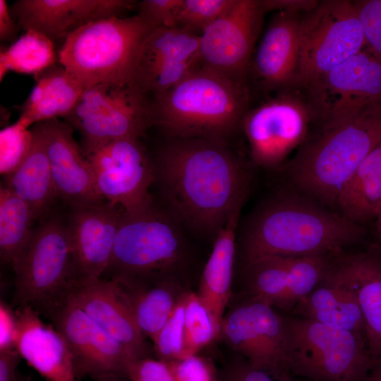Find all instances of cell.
Returning <instances> with one entry per match:
<instances>
[{"mask_svg":"<svg viewBox=\"0 0 381 381\" xmlns=\"http://www.w3.org/2000/svg\"><path fill=\"white\" fill-rule=\"evenodd\" d=\"M57 62L54 42L40 32L27 30L10 46L1 47L0 81L9 71L35 76Z\"/></svg>","mask_w":381,"mask_h":381,"instance_id":"1f68e13d","label":"cell"},{"mask_svg":"<svg viewBox=\"0 0 381 381\" xmlns=\"http://www.w3.org/2000/svg\"><path fill=\"white\" fill-rule=\"evenodd\" d=\"M34 78L35 85L19 107L18 120L28 128L39 122L67 117L85 88L59 63Z\"/></svg>","mask_w":381,"mask_h":381,"instance_id":"4316f807","label":"cell"},{"mask_svg":"<svg viewBox=\"0 0 381 381\" xmlns=\"http://www.w3.org/2000/svg\"><path fill=\"white\" fill-rule=\"evenodd\" d=\"M200 38L179 27L153 29L140 48L133 83L154 97L166 92L200 66Z\"/></svg>","mask_w":381,"mask_h":381,"instance_id":"e0dca14e","label":"cell"},{"mask_svg":"<svg viewBox=\"0 0 381 381\" xmlns=\"http://www.w3.org/2000/svg\"><path fill=\"white\" fill-rule=\"evenodd\" d=\"M365 47L353 1H319L301 20L299 84L306 87Z\"/></svg>","mask_w":381,"mask_h":381,"instance_id":"9c48e42d","label":"cell"},{"mask_svg":"<svg viewBox=\"0 0 381 381\" xmlns=\"http://www.w3.org/2000/svg\"><path fill=\"white\" fill-rule=\"evenodd\" d=\"M70 298L135 359L149 357L145 337L119 286L112 280L79 282Z\"/></svg>","mask_w":381,"mask_h":381,"instance_id":"44dd1931","label":"cell"},{"mask_svg":"<svg viewBox=\"0 0 381 381\" xmlns=\"http://www.w3.org/2000/svg\"><path fill=\"white\" fill-rule=\"evenodd\" d=\"M337 207L357 224L375 220L381 210V143L358 167L339 194Z\"/></svg>","mask_w":381,"mask_h":381,"instance_id":"f1b7e54d","label":"cell"},{"mask_svg":"<svg viewBox=\"0 0 381 381\" xmlns=\"http://www.w3.org/2000/svg\"><path fill=\"white\" fill-rule=\"evenodd\" d=\"M362 25L365 48L381 62V0L353 1Z\"/></svg>","mask_w":381,"mask_h":381,"instance_id":"f35d334b","label":"cell"},{"mask_svg":"<svg viewBox=\"0 0 381 381\" xmlns=\"http://www.w3.org/2000/svg\"><path fill=\"white\" fill-rule=\"evenodd\" d=\"M344 283L353 292L362 311L367 341L373 361L381 356V247L333 254Z\"/></svg>","mask_w":381,"mask_h":381,"instance_id":"cb8c5ba5","label":"cell"},{"mask_svg":"<svg viewBox=\"0 0 381 381\" xmlns=\"http://www.w3.org/2000/svg\"><path fill=\"white\" fill-rule=\"evenodd\" d=\"M21 358L16 349L0 352V381H16Z\"/></svg>","mask_w":381,"mask_h":381,"instance_id":"bcb514c9","label":"cell"},{"mask_svg":"<svg viewBox=\"0 0 381 381\" xmlns=\"http://www.w3.org/2000/svg\"><path fill=\"white\" fill-rule=\"evenodd\" d=\"M186 294L187 292L182 294L170 318L153 341L154 351L159 360L170 362L183 358Z\"/></svg>","mask_w":381,"mask_h":381,"instance_id":"8d00e7d4","label":"cell"},{"mask_svg":"<svg viewBox=\"0 0 381 381\" xmlns=\"http://www.w3.org/2000/svg\"><path fill=\"white\" fill-rule=\"evenodd\" d=\"M291 312L293 316L352 332L367 339L362 311L353 292L341 279L333 254L323 279Z\"/></svg>","mask_w":381,"mask_h":381,"instance_id":"d4e9b609","label":"cell"},{"mask_svg":"<svg viewBox=\"0 0 381 381\" xmlns=\"http://www.w3.org/2000/svg\"><path fill=\"white\" fill-rule=\"evenodd\" d=\"M99 195L125 212L143 210L152 204L149 189L155 166L137 138H120L83 144Z\"/></svg>","mask_w":381,"mask_h":381,"instance_id":"8fae6325","label":"cell"},{"mask_svg":"<svg viewBox=\"0 0 381 381\" xmlns=\"http://www.w3.org/2000/svg\"><path fill=\"white\" fill-rule=\"evenodd\" d=\"M123 211L108 202L73 207L66 225L80 282L99 279L108 267Z\"/></svg>","mask_w":381,"mask_h":381,"instance_id":"d6986e66","label":"cell"},{"mask_svg":"<svg viewBox=\"0 0 381 381\" xmlns=\"http://www.w3.org/2000/svg\"><path fill=\"white\" fill-rule=\"evenodd\" d=\"M32 142V132L18 120L0 132V171L11 174L28 154Z\"/></svg>","mask_w":381,"mask_h":381,"instance_id":"d590c367","label":"cell"},{"mask_svg":"<svg viewBox=\"0 0 381 381\" xmlns=\"http://www.w3.org/2000/svg\"><path fill=\"white\" fill-rule=\"evenodd\" d=\"M66 339L77 380L103 375H126L135 359L70 298L48 317Z\"/></svg>","mask_w":381,"mask_h":381,"instance_id":"2e32d148","label":"cell"},{"mask_svg":"<svg viewBox=\"0 0 381 381\" xmlns=\"http://www.w3.org/2000/svg\"><path fill=\"white\" fill-rule=\"evenodd\" d=\"M266 11H288L300 13L314 8L319 3L315 0H261Z\"/></svg>","mask_w":381,"mask_h":381,"instance_id":"f6af8a7d","label":"cell"},{"mask_svg":"<svg viewBox=\"0 0 381 381\" xmlns=\"http://www.w3.org/2000/svg\"><path fill=\"white\" fill-rule=\"evenodd\" d=\"M155 166L167 210L188 232L214 240L246 196L248 176L227 147L198 138H174Z\"/></svg>","mask_w":381,"mask_h":381,"instance_id":"6da1fadb","label":"cell"},{"mask_svg":"<svg viewBox=\"0 0 381 381\" xmlns=\"http://www.w3.org/2000/svg\"><path fill=\"white\" fill-rule=\"evenodd\" d=\"M35 219L30 206L6 186L0 190V258L12 267L28 246Z\"/></svg>","mask_w":381,"mask_h":381,"instance_id":"4dcf8cb0","label":"cell"},{"mask_svg":"<svg viewBox=\"0 0 381 381\" xmlns=\"http://www.w3.org/2000/svg\"><path fill=\"white\" fill-rule=\"evenodd\" d=\"M301 20L299 13L277 11L260 41L253 66L269 88L299 84Z\"/></svg>","mask_w":381,"mask_h":381,"instance_id":"603a6c76","label":"cell"},{"mask_svg":"<svg viewBox=\"0 0 381 381\" xmlns=\"http://www.w3.org/2000/svg\"><path fill=\"white\" fill-rule=\"evenodd\" d=\"M95 381H130L126 375L117 374H108L97 376L93 378Z\"/></svg>","mask_w":381,"mask_h":381,"instance_id":"681fc988","label":"cell"},{"mask_svg":"<svg viewBox=\"0 0 381 381\" xmlns=\"http://www.w3.org/2000/svg\"><path fill=\"white\" fill-rule=\"evenodd\" d=\"M133 7L128 0H19L9 10L20 28L54 42L85 24L119 17Z\"/></svg>","mask_w":381,"mask_h":381,"instance_id":"ac0fdd59","label":"cell"},{"mask_svg":"<svg viewBox=\"0 0 381 381\" xmlns=\"http://www.w3.org/2000/svg\"><path fill=\"white\" fill-rule=\"evenodd\" d=\"M289 371L308 381H370L367 339L352 332L284 315Z\"/></svg>","mask_w":381,"mask_h":381,"instance_id":"ba28073f","label":"cell"},{"mask_svg":"<svg viewBox=\"0 0 381 381\" xmlns=\"http://www.w3.org/2000/svg\"><path fill=\"white\" fill-rule=\"evenodd\" d=\"M17 327L15 310L3 300L0 302V352L15 349Z\"/></svg>","mask_w":381,"mask_h":381,"instance_id":"ee69618b","label":"cell"},{"mask_svg":"<svg viewBox=\"0 0 381 381\" xmlns=\"http://www.w3.org/2000/svg\"><path fill=\"white\" fill-rule=\"evenodd\" d=\"M130 381H175L168 364L145 357L132 361L126 370Z\"/></svg>","mask_w":381,"mask_h":381,"instance_id":"7bdbcfd3","label":"cell"},{"mask_svg":"<svg viewBox=\"0 0 381 381\" xmlns=\"http://www.w3.org/2000/svg\"><path fill=\"white\" fill-rule=\"evenodd\" d=\"M186 231L164 208L154 203L133 213L123 211L108 267L100 279L133 287L163 279L187 255Z\"/></svg>","mask_w":381,"mask_h":381,"instance_id":"5b68a950","label":"cell"},{"mask_svg":"<svg viewBox=\"0 0 381 381\" xmlns=\"http://www.w3.org/2000/svg\"><path fill=\"white\" fill-rule=\"evenodd\" d=\"M219 337L253 368L290 373L284 315L273 306L248 296L224 316Z\"/></svg>","mask_w":381,"mask_h":381,"instance_id":"5bb4252c","label":"cell"},{"mask_svg":"<svg viewBox=\"0 0 381 381\" xmlns=\"http://www.w3.org/2000/svg\"><path fill=\"white\" fill-rule=\"evenodd\" d=\"M166 363L175 381H217L211 364L196 355Z\"/></svg>","mask_w":381,"mask_h":381,"instance_id":"60d3db41","label":"cell"},{"mask_svg":"<svg viewBox=\"0 0 381 381\" xmlns=\"http://www.w3.org/2000/svg\"><path fill=\"white\" fill-rule=\"evenodd\" d=\"M182 0H143L138 13L152 29L176 28Z\"/></svg>","mask_w":381,"mask_h":381,"instance_id":"ab89813d","label":"cell"},{"mask_svg":"<svg viewBox=\"0 0 381 381\" xmlns=\"http://www.w3.org/2000/svg\"><path fill=\"white\" fill-rule=\"evenodd\" d=\"M20 26L10 13L5 0H0V40L11 42L16 38Z\"/></svg>","mask_w":381,"mask_h":381,"instance_id":"7dc6e473","label":"cell"},{"mask_svg":"<svg viewBox=\"0 0 381 381\" xmlns=\"http://www.w3.org/2000/svg\"><path fill=\"white\" fill-rule=\"evenodd\" d=\"M234 0H182L177 27L201 34L234 3Z\"/></svg>","mask_w":381,"mask_h":381,"instance_id":"74e56055","label":"cell"},{"mask_svg":"<svg viewBox=\"0 0 381 381\" xmlns=\"http://www.w3.org/2000/svg\"><path fill=\"white\" fill-rule=\"evenodd\" d=\"M304 88L314 121L339 123L381 103V62L365 48Z\"/></svg>","mask_w":381,"mask_h":381,"instance_id":"7c38bea8","label":"cell"},{"mask_svg":"<svg viewBox=\"0 0 381 381\" xmlns=\"http://www.w3.org/2000/svg\"><path fill=\"white\" fill-rule=\"evenodd\" d=\"M134 83L85 87L66 123L82 135L83 144L143 136L152 126V102Z\"/></svg>","mask_w":381,"mask_h":381,"instance_id":"30bf717a","label":"cell"},{"mask_svg":"<svg viewBox=\"0 0 381 381\" xmlns=\"http://www.w3.org/2000/svg\"><path fill=\"white\" fill-rule=\"evenodd\" d=\"M381 143V103L339 123L321 127L283 167L300 193L337 207L339 194L363 159Z\"/></svg>","mask_w":381,"mask_h":381,"instance_id":"277c9868","label":"cell"},{"mask_svg":"<svg viewBox=\"0 0 381 381\" xmlns=\"http://www.w3.org/2000/svg\"><path fill=\"white\" fill-rule=\"evenodd\" d=\"M220 381H308L291 373H274L253 368L243 358L235 361L222 375Z\"/></svg>","mask_w":381,"mask_h":381,"instance_id":"b9f144b4","label":"cell"},{"mask_svg":"<svg viewBox=\"0 0 381 381\" xmlns=\"http://www.w3.org/2000/svg\"><path fill=\"white\" fill-rule=\"evenodd\" d=\"M175 279H163L133 286H119L127 298L136 322L144 337L154 341L172 314L181 296Z\"/></svg>","mask_w":381,"mask_h":381,"instance_id":"f546056e","label":"cell"},{"mask_svg":"<svg viewBox=\"0 0 381 381\" xmlns=\"http://www.w3.org/2000/svg\"><path fill=\"white\" fill-rule=\"evenodd\" d=\"M362 224L298 193H277L255 211L245 226V263L265 256L329 255L361 241Z\"/></svg>","mask_w":381,"mask_h":381,"instance_id":"7a4b0ae2","label":"cell"},{"mask_svg":"<svg viewBox=\"0 0 381 381\" xmlns=\"http://www.w3.org/2000/svg\"><path fill=\"white\" fill-rule=\"evenodd\" d=\"M245 80L200 64L152 101V125L171 139L198 138L226 145L248 111Z\"/></svg>","mask_w":381,"mask_h":381,"instance_id":"3957f363","label":"cell"},{"mask_svg":"<svg viewBox=\"0 0 381 381\" xmlns=\"http://www.w3.org/2000/svg\"><path fill=\"white\" fill-rule=\"evenodd\" d=\"M152 30L139 13L90 22L64 38L59 64L84 87L133 83L140 48Z\"/></svg>","mask_w":381,"mask_h":381,"instance_id":"8992f818","label":"cell"},{"mask_svg":"<svg viewBox=\"0 0 381 381\" xmlns=\"http://www.w3.org/2000/svg\"><path fill=\"white\" fill-rule=\"evenodd\" d=\"M31 130L30 150L20 165L7 176L6 186L30 206L37 219L49 211L57 195L40 125L34 124Z\"/></svg>","mask_w":381,"mask_h":381,"instance_id":"83f0119b","label":"cell"},{"mask_svg":"<svg viewBox=\"0 0 381 381\" xmlns=\"http://www.w3.org/2000/svg\"><path fill=\"white\" fill-rule=\"evenodd\" d=\"M13 269L11 307L28 305L48 318L80 282L66 224L58 218L42 222Z\"/></svg>","mask_w":381,"mask_h":381,"instance_id":"52a82bcc","label":"cell"},{"mask_svg":"<svg viewBox=\"0 0 381 381\" xmlns=\"http://www.w3.org/2000/svg\"><path fill=\"white\" fill-rule=\"evenodd\" d=\"M241 207L236 210L214 240L213 249L205 264L196 294L210 313L219 334L231 294L236 231Z\"/></svg>","mask_w":381,"mask_h":381,"instance_id":"484cf974","label":"cell"},{"mask_svg":"<svg viewBox=\"0 0 381 381\" xmlns=\"http://www.w3.org/2000/svg\"><path fill=\"white\" fill-rule=\"evenodd\" d=\"M312 121L306 97L286 91L248 109L241 127L253 162L267 169L282 167L307 140Z\"/></svg>","mask_w":381,"mask_h":381,"instance_id":"4fadbf2b","label":"cell"},{"mask_svg":"<svg viewBox=\"0 0 381 381\" xmlns=\"http://www.w3.org/2000/svg\"><path fill=\"white\" fill-rule=\"evenodd\" d=\"M332 254L289 257V277L286 290L277 308L292 309L306 297L328 271Z\"/></svg>","mask_w":381,"mask_h":381,"instance_id":"836d02e7","label":"cell"},{"mask_svg":"<svg viewBox=\"0 0 381 381\" xmlns=\"http://www.w3.org/2000/svg\"><path fill=\"white\" fill-rule=\"evenodd\" d=\"M16 381H32V380L30 377L24 375L18 371Z\"/></svg>","mask_w":381,"mask_h":381,"instance_id":"f907efd6","label":"cell"},{"mask_svg":"<svg viewBox=\"0 0 381 381\" xmlns=\"http://www.w3.org/2000/svg\"><path fill=\"white\" fill-rule=\"evenodd\" d=\"M265 13L261 0H234L200 34V64L245 80Z\"/></svg>","mask_w":381,"mask_h":381,"instance_id":"9a60e30c","label":"cell"},{"mask_svg":"<svg viewBox=\"0 0 381 381\" xmlns=\"http://www.w3.org/2000/svg\"><path fill=\"white\" fill-rule=\"evenodd\" d=\"M17 327L14 346L20 356L48 381H76L68 344L52 325L25 305L16 308Z\"/></svg>","mask_w":381,"mask_h":381,"instance_id":"7402d4cb","label":"cell"},{"mask_svg":"<svg viewBox=\"0 0 381 381\" xmlns=\"http://www.w3.org/2000/svg\"><path fill=\"white\" fill-rule=\"evenodd\" d=\"M289 257L265 256L246 263L248 297L278 306L286 290L289 277Z\"/></svg>","mask_w":381,"mask_h":381,"instance_id":"d6a6232c","label":"cell"},{"mask_svg":"<svg viewBox=\"0 0 381 381\" xmlns=\"http://www.w3.org/2000/svg\"><path fill=\"white\" fill-rule=\"evenodd\" d=\"M370 381H381V356L373 361L370 373Z\"/></svg>","mask_w":381,"mask_h":381,"instance_id":"c3c4849f","label":"cell"},{"mask_svg":"<svg viewBox=\"0 0 381 381\" xmlns=\"http://www.w3.org/2000/svg\"><path fill=\"white\" fill-rule=\"evenodd\" d=\"M42 132L57 197L73 207L105 201L97 192L90 164L73 136V128L59 119L37 123Z\"/></svg>","mask_w":381,"mask_h":381,"instance_id":"ffe728a7","label":"cell"},{"mask_svg":"<svg viewBox=\"0 0 381 381\" xmlns=\"http://www.w3.org/2000/svg\"><path fill=\"white\" fill-rule=\"evenodd\" d=\"M219 336L214 320L195 293H187L184 309L183 358L196 355Z\"/></svg>","mask_w":381,"mask_h":381,"instance_id":"e575fe53","label":"cell"}]
</instances>
